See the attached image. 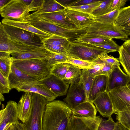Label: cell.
<instances>
[{
    "mask_svg": "<svg viewBox=\"0 0 130 130\" xmlns=\"http://www.w3.org/2000/svg\"><path fill=\"white\" fill-rule=\"evenodd\" d=\"M72 115L71 110L63 101L49 102L46 106L43 130H68Z\"/></svg>",
    "mask_w": 130,
    "mask_h": 130,
    "instance_id": "6da1fadb",
    "label": "cell"
},
{
    "mask_svg": "<svg viewBox=\"0 0 130 130\" xmlns=\"http://www.w3.org/2000/svg\"><path fill=\"white\" fill-rule=\"evenodd\" d=\"M48 102L43 96L32 92L30 113L27 121L22 123L24 130H43L44 113Z\"/></svg>",
    "mask_w": 130,
    "mask_h": 130,
    "instance_id": "7a4b0ae2",
    "label": "cell"
},
{
    "mask_svg": "<svg viewBox=\"0 0 130 130\" xmlns=\"http://www.w3.org/2000/svg\"><path fill=\"white\" fill-rule=\"evenodd\" d=\"M110 52L107 50L89 44L73 42L71 43L67 54L69 57L93 62L101 55Z\"/></svg>",
    "mask_w": 130,
    "mask_h": 130,
    "instance_id": "3957f363",
    "label": "cell"
},
{
    "mask_svg": "<svg viewBox=\"0 0 130 130\" xmlns=\"http://www.w3.org/2000/svg\"><path fill=\"white\" fill-rule=\"evenodd\" d=\"M13 64L24 73L40 79L50 74L51 68L46 59H33L14 60Z\"/></svg>",
    "mask_w": 130,
    "mask_h": 130,
    "instance_id": "277c9868",
    "label": "cell"
},
{
    "mask_svg": "<svg viewBox=\"0 0 130 130\" xmlns=\"http://www.w3.org/2000/svg\"><path fill=\"white\" fill-rule=\"evenodd\" d=\"M85 35L99 36L111 39L125 41L128 35L125 32L116 27L114 23L95 21L88 28Z\"/></svg>",
    "mask_w": 130,
    "mask_h": 130,
    "instance_id": "5b68a950",
    "label": "cell"
},
{
    "mask_svg": "<svg viewBox=\"0 0 130 130\" xmlns=\"http://www.w3.org/2000/svg\"><path fill=\"white\" fill-rule=\"evenodd\" d=\"M28 5L21 0H11L0 8V13L4 19L25 22V19L30 15L27 11Z\"/></svg>",
    "mask_w": 130,
    "mask_h": 130,
    "instance_id": "8992f818",
    "label": "cell"
},
{
    "mask_svg": "<svg viewBox=\"0 0 130 130\" xmlns=\"http://www.w3.org/2000/svg\"><path fill=\"white\" fill-rule=\"evenodd\" d=\"M3 24L9 37L18 42L30 46H44L41 39L36 34L16 27Z\"/></svg>",
    "mask_w": 130,
    "mask_h": 130,
    "instance_id": "52a82bcc",
    "label": "cell"
},
{
    "mask_svg": "<svg viewBox=\"0 0 130 130\" xmlns=\"http://www.w3.org/2000/svg\"><path fill=\"white\" fill-rule=\"evenodd\" d=\"M108 92L112 103L113 113L130 110V88L128 85Z\"/></svg>",
    "mask_w": 130,
    "mask_h": 130,
    "instance_id": "ba28073f",
    "label": "cell"
},
{
    "mask_svg": "<svg viewBox=\"0 0 130 130\" xmlns=\"http://www.w3.org/2000/svg\"><path fill=\"white\" fill-rule=\"evenodd\" d=\"M43 47L30 46L18 42L9 37L4 29L3 24L0 23V52L11 54L35 50Z\"/></svg>",
    "mask_w": 130,
    "mask_h": 130,
    "instance_id": "9c48e42d",
    "label": "cell"
},
{
    "mask_svg": "<svg viewBox=\"0 0 130 130\" xmlns=\"http://www.w3.org/2000/svg\"><path fill=\"white\" fill-rule=\"evenodd\" d=\"M72 110L79 104L88 101L83 85L80 80L70 84L63 100Z\"/></svg>",
    "mask_w": 130,
    "mask_h": 130,
    "instance_id": "30bf717a",
    "label": "cell"
},
{
    "mask_svg": "<svg viewBox=\"0 0 130 130\" xmlns=\"http://www.w3.org/2000/svg\"><path fill=\"white\" fill-rule=\"evenodd\" d=\"M35 17L47 21L58 26L71 29H79L70 21L66 14L65 9L58 11L28 16L26 19Z\"/></svg>",
    "mask_w": 130,
    "mask_h": 130,
    "instance_id": "8fae6325",
    "label": "cell"
},
{
    "mask_svg": "<svg viewBox=\"0 0 130 130\" xmlns=\"http://www.w3.org/2000/svg\"><path fill=\"white\" fill-rule=\"evenodd\" d=\"M17 104L9 101L5 108L0 111V130H4L7 126L19 122Z\"/></svg>",
    "mask_w": 130,
    "mask_h": 130,
    "instance_id": "7c38bea8",
    "label": "cell"
},
{
    "mask_svg": "<svg viewBox=\"0 0 130 130\" xmlns=\"http://www.w3.org/2000/svg\"><path fill=\"white\" fill-rule=\"evenodd\" d=\"M102 120L100 116L86 118L72 115L68 130H97Z\"/></svg>",
    "mask_w": 130,
    "mask_h": 130,
    "instance_id": "4fadbf2b",
    "label": "cell"
},
{
    "mask_svg": "<svg viewBox=\"0 0 130 130\" xmlns=\"http://www.w3.org/2000/svg\"><path fill=\"white\" fill-rule=\"evenodd\" d=\"M38 80L45 85L57 97L65 95L69 85L64 80L50 74Z\"/></svg>",
    "mask_w": 130,
    "mask_h": 130,
    "instance_id": "5bb4252c",
    "label": "cell"
},
{
    "mask_svg": "<svg viewBox=\"0 0 130 130\" xmlns=\"http://www.w3.org/2000/svg\"><path fill=\"white\" fill-rule=\"evenodd\" d=\"M16 89L18 92H30L39 94L44 97L48 102L53 101L57 98L52 91L38 80L24 84Z\"/></svg>",
    "mask_w": 130,
    "mask_h": 130,
    "instance_id": "9a60e30c",
    "label": "cell"
},
{
    "mask_svg": "<svg viewBox=\"0 0 130 130\" xmlns=\"http://www.w3.org/2000/svg\"><path fill=\"white\" fill-rule=\"evenodd\" d=\"M107 76V92L119 87L126 86L130 80V77L122 70L120 66L115 67Z\"/></svg>",
    "mask_w": 130,
    "mask_h": 130,
    "instance_id": "2e32d148",
    "label": "cell"
},
{
    "mask_svg": "<svg viewBox=\"0 0 130 130\" xmlns=\"http://www.w3.org/2000/svg\"><path fill=\"white\" fill-rule=\"evenodd\" d=\"M39 80L37 77L28 75L18 69L13 64L8 77V80L11 89H17L24 84Z\"/></svg>",
    "mask_w": 130,
    "mask_h": 130,
    "instance_id": "e0dca14e",
    "label": "cell"
},
{
    "mask_svg": "<svg viewBox=\"0 0 130 130\" xmlns=\"http://www.w3.org/2000/svg\"><path fill=\"white\" fill-rule=\"evenodd\" d=\"M66 14L79 29L88 27L95 21L92 14L73 10L65 9Z\"/></svg>",
    "mask_w": 130,
    "mask_h": 130,
    "instance_id": "ac0fdd59",
    "label": "cell"
},
{
    "mask_svg": "<svg viewBox=\"0 0 130 130\" xmlns=\"http://www.w3.org/2000/svg\"><path fill=\"white\" fill-rule=\"evenodd\" d=\"M97 111L103 117L109 118L113 113L112 103L108 92L100 94L92 101Z\"/></svg>",
    "mask_w": 130,
    "mask_h": 130,
    "instance_id": "d6986e66",
    "label": "cell"
},
{
    "mask_svg": "<svg viewBox=\"0 0 130 130\" xmlns=\"http://www.w3.org/2000/svg\"><path fill=\"white\" fill-rule=\"evenodd\" d=\"M52 53L44 46L42 47L35 50L12 53L11 55L14 60L33 59H46L50 57Z\"/></svg>",
    "mask_w": 130,
    "mask_h": 130,
    "instance_id": "ffe728a7",
    "label": "cell"
},
{
    "mask_svg": "<svg viewBox=\"0 0 130 130\" xmlns=\"http://www.w3.org/2000/svg\"><path fill=\"white\" fill-rule=\"evenodd\" d=\"M1 22L3 24L18 28L34 33L42 39L48 38L52 35L38 29L27 21H18L4 18Z\"/></svg>",
    "mask_w": 130,
    "mask_h": 130,
    "instance_id": "44dd1931",
    "label": "cell"
},
{
    "mask_svg": "<svg viewBox=\"0 0 130 130\" xmlns=\"http://www.w3.org/2000/svg\"><path fill=\"white\" fill-rule=\"evenodd\" d=\"M107 79V76L106 75H99L94 77L88 101L92 102L100 94L106 91Z\"/></svg>",
    "mask_w": 130,
    "mask_h": 130,
    "instance_id": "7402d4cb",
    "label": "cell"
},
{
    "mask_svg": "<svg viewBox=\"0 0 130 130\" xmlns=\"http://www.w3.org/2000/svg\"><path fill=\"white\" fill-rule=\"evenodd\" d=\"M32 92H25L21 97L18 105L19 119L23 123L27 120L29 115L31 107Z\"/></svg>",
    "mask_w": 130,
    "mask_h": 130,
    "instance_id": "603a6c76",
    "label": "cell"
},
{
    "mask_svg": "<svg viewBox=\"0 0 130 130\" xmlns=\"http://www.w3.org/2000/svg\"><path fill=\"white\" fill-rule=\"evenodd\" d=\"M71 110L73 116L86 118L96 117L97 111L93 103L89 101L79 104Z\"/></svg>",
    "mask_w": 130,
    "mask_h": 130,
    "instance_id": "cb8c5ba5",
    "label": "cell"
},
{
    "mask_svg": "<svg viewBox=\"0 0 130 130\" xmlns=\"http://www.w3.org/2000/svg\"><path fill=\"white\" fill-rule=\"evenodd\" d=\"M65 8L55 0H44L40 7L36 11L28 16H32L39 14L50 13L64 10Z\"/></svg>",
    "mask_w": 130,
    "mask_h": 130,
    "instance_id": "d4e9b609",
    "label": "cell"
},
{
    "mask_svg": "<svg viewBox=\"0 0 130 130\" xmlns=\"http://www.w3.org/2000/svg\"><path fill=\"white\" fill-rule=\"evenodd\" d=\"M114 24L122 30L130 24V6L122 8L119 10L117 20Z\"/></svg>",
    "mask_w": 130,
    "mask_h": 130,
    "instance_id": "484cf974",
    "label": "cell"
},
{
    "mask_svg": "<svg viewBox=\"0 0 130 130\" xmlns=\"http://www.w3.org/2000/svg\"><path fill=\"white\" fill-rule=\"evenodd\" d=\"M41 39L43 44H49L62 46L67 50L71 43L66 38L54 35H53L48 38Z\"/></svg>",
    "mask_w": 130,
    "mask_h": 130,
    "instance_id": "4316f807",
    "label": "cell"
},
{
    "mask_svg": "<svg viewBox=\"0 0 130 130\" xmlns=\"http://www.w3.org/2000/svg\"><path fill=\"white\" fill-rule=\"evenodd\" d=\"M82 70L78 67L70 64L64 80L68 85L79 80Z\"/></svg>",
    "mask_w": 130,
    "mask_h": 130,
    "instance_id": "83f0119b",
    "label": "cell"
},
{
    "mask_svg": "<svg viewBox=\"0 0 130 130\" xmlns=\"http://www.w3.org/2000/svg\"><path fill=\"white\" fill-rule=\"evenodd\" d=\"M94 77L89 73L87 69L82 70L79 80L83 85L88 100Z\"/></svg>",
    "mask_w": 130,
    "mask_h": 130,
    "instance_id": "f1b7e54d",
    "label": "cell"
},
{
    "mask_svg": "<svg viewBox=\"0 0 130 130\" xmlns=\"http://www.w3.org/2000/svg\"><path fill=\"white\" fill-rule=\"evenodd\" d=\"M118 52L119 62L126 74L130 77V54L122 45L120 46Z\"/></svg>",
    "mask_w": 130,
    "mask_h": 130,
    "instance_id": "f546056e",
    "label": "cell"
},
{
    "mask_svg": "<svg viewBox=\"0 0 130 130\" xmlns=\"http://www.w3.org/2000/svg\"><path fill=\"white\" fill-rule=\"evenodd\" d=\"M112 39L99 36L85 35L73 42H78L91 44H99L110 41Z\"/></svg>",
    "mask_w": 130,
    "mask_h": 130,
    "instance_id": "4dcf8cb0",
    "label": "cell"
},
{
    "mask_svg": "<svg viewBox=\"0 0 130 130\" xmlns=\"http://www.w3.org/2000/svg\"><path fill=\"white\" fill-rule=\"evenodd\" d=\"M70 66V64L67 63L56 64L51 68L50 74L64 80Z\"/></svg>",
    "mask_w": 130,
    "mask_h": 130,
    "instance_id": "1f68e13d",
    "label": "cell"
},
{
    "mask_svg": "<svg viewBox=\"0 0 130 130\" xmlns=\"http://www.w3.org/2000/svg\"><path fill=\"white\" fill-rule=\"evenodd\" d=\"M10 55L0 58V72L8 78L14 60Z\"/></svg>",
    "mask_w": 130,
    "mask_h": 130,
    "instance_id": "d6a6232c",
    "label": "cell"
},
{
    "mask_svg": "<svg viewBox=\"0 0 130 130\" xmlns=\"http://www.w3.org/2000/svg\"><path fill=\"white\" fill-rule=\"evenodd\" d=\"M113 0H103L100 5L93 12L92 14L94 17L101 16L111 11Z\"/></svg>",
    "mask_w": 130,
    "mask_h": 130,
    "instance_id": "836d02e7",
    "label": "cell"
},
{
    "mask_svg": "<svg viewBox=\"0 0 130 130\" xmlns=\"http://www.w3.org/2000/svg\"><path fill=\"white\" fill-rule=\"evenodd\" d=\"M67 54L52 53L51 56L46 59L49 66L51 68L54 65L59 63H67L68 59Z\"/></svg>",
    "mask_w": 130,
    "mask_h": 130,
    "instance_id": "e575fe53",
    "label": "cell"
},
{
    "mask_svg": "<svg viewBox=\"0 0 130 130\" xmlns=\"http://www.w3.org/2000/svg\"><path fill=\"white\" fill-rule=\"evenodd\" d=\"M103 0L94 3L83 6L68 7L66 9L77 11L92 14L93 12L101 4Z\"/></svg>",
    "mask_w": 130,
    "mask_h": 130,
    "instance_id": "d590c367",
    "label": "cell"
},
{
    "mask_svg": "<svg viewBox=\"0 0 130 130\" xmlns=\"http://www.w3.org/2000/svg\"><path fill=\"white\" fill-rule=\"evenodd\" d=\"M119 10L116 9L100 16L95 17V21L114 23L117 20Z\"/></svg>",
    "mask_w": 130,
    "mask_h": 130,
    "instance_id": "8d00e7d4",
    "label": "cell"
},
{
    "mask_svg": "<svg viewBox=\"0 0 130 130\" xmlns=\"http://www.w3.org/2000/svg\"><path fill=\"white\" fill-rule=\"evenodd\" d=\"M67 63L73 65L82 70L90 69L94 65L93 62H89L69 57Z\"/></svg>",
    "mask_w": 130,
    "mask_h": 130,
    "instance_id": "74e56055",
    "label": "cell"
},
{
    "mask_svg": "<svg viewBox=\"0 0 130 130\" xmlns=\"http://www.w3.org/2000/svg\"><path fill=\"white\" fill-rule=\"evenodd\" d=\"M116 119L123 126L130 130V110L119 112L116 113Z\"/></svg>",
    "mask_w": 130,
    "mask_h": 130,
    "instance_id": "f35d334b",
    "label": "cell"
},
{
    "mask_svg": "<svg viewBox=\"0 0 130 130\" xmlns=\"http://www.w3.org/2000/svg\"><path fill=\"white\" fill-rule=\"evenodd\" d=\"M90 44L107 50L110 52H118L120 47L112 40L101 44Z\"/></svg>",
    "mask_w": 130,
    "mask_h": 130,
    "instance_id": "ab89813d",
    "label": "cell"
},
{
    "mask_svg": "<svg viewBox=\"0 0 130 130\" xmlns=\"http://www.w3.org/2000/svg\"><path fill=\"white\" fill-rule=\"evenodd\" d=\"M117 123L110 117L107 120H102L99 123L97 130H114Z\"/></svg>",
    "mask_w": 130,
    "mask_h": 130,
    "instance_id": "60d3db41",
    "label": "cell"
},
{
    "mask_svg": "<svg viewBox=\"0 0 130 130\" xmlns=\"http://www.w3.org/2000/svg\"><path fill=\"white\" fill-rule=\"evenodd\" d=\"M11 89L8 78L0 72V92L2 94L8 93Z\"/></svg>",
    "mask_w": 130,
    "mask_h": 130,
    "instance_id": "b9f144b4",
    "label": "cell"
},
{
    "mask_svg": "<svg viewBox=\"0 0 130 130\" xmlns=\"http://www.w3.org/2000/svg\"><path fill=\"white\" fill-rule=\"evenodd\" d=\"M101 60L115 67L120 66V64L118 58H115L107 54H103L99 56Z\"/></svg>",
    "mask_w": 130,
    "mask_h": 130,
    "instance_id": "7bdbcfd3",
    "label": "cell"
},
{
    "mask_svg": "<svg viewBox=\"0 0 130 130\" xmlns=\"http://www.w3.org/2000/svg\"><path fill=\"white\" fill-rule=\"evenodd\" d=\"M43 44L45 48L52 53L67 54V50L63 47L49 44Z\"/></svg>",
    "mask_w": 130,
    "mask_h": 130,
    "instance_id": "ee69618b",
    "label": "cell"
},
{
    "mask_svg": "<svg viewBox=\"0 0 130 130\" xmlns=\"http://www.w3.org/2000/svg\"><path fill=\"white\" fill-rule=\"evenodd\" d=\"M43 1L44 0H32L28 6V12L29 13L30 11H37L42 6Z\"/></svg>",
    "mask_w": 130,
    "mask_h": 130,
    "instance_id": "f6af8a7d",
    "label": "cell"
},
{
    "mask_svg": "<svg viewBox=\"0 0 130 130\" xmlns=\"http://www.w3.org/2000/svg\"><path fill=\"white\" fill-rule=\"evenodd\" d=\"M100 1L98 0H75L74 2L70 4L68 7L79 6L92 4L98 2Z\"/></svg>",
    "mask_w": 130,
    "mask_h": 130,
    "instance_id": "bcb514c9",
    "label": "cell"
},
{
    "mask_svg": "<svg viewBox=\"0 0 130 130\" xmlns=\"http://www.w3.org/2000/svg\"><path fill=\"white\" fill-rule=\"evenodd\" d=\"M127 0H113L111 7V11L116 9L120 10L125 5Z\"/></svg>",
    "mask_w": 130,
    "mask_h": 130,
    "instance_id": "7dc6e473",
    "label": "cell"
},
{
    "mask_svg": "<svg viewBox=\"0 0 130 130\" xmlns=\"http://www.w3.org/2000/svg\"><path fill=\"white\" fill-rule=\"evenodd\" d=\"M56 1L61 5L66 8L71 3L74 2V0H56Z\"/></svg>",
    "mask_w": 130,
    "mask_h": 130,
    "instance_id": "c3c4849f",
    "label": "cell"
},
{
    "mask_svg": "<svg viewBox=\"0 0 130 130\" xmlns=\"http://www.w3.org/2000/svg\"><path fill=\"white\" fill-rule=\"evenodd\" d=\"M11 130H24V129L22 123L19 122L12 125Z\"/></svg>",
    "mask_w": 130,
    "mask_h": 130,
    "instance_id": "681fc988",
    "label": "cell"
},
{
    "mask_svg": "<svg viewBox=\"0 0 130 130\" xmlns=\"http://www.w3.org/2000/svg\"><path fill=\"white\" fill-rule=\"evenodd\" d=\"M122 45L130 54V39L126 40Z\"/></svg>",
    "mask_w": 130,
    "mask_h": 130,
    "instance_id": "f907efd6",
    "label": "cell"
},
{
    "mask_svg": "<svg viewBox=\"0 0 130 130\" xmlns=\"http://www.w3.org/2000/svg\"><path fill=\"white\" fill-rule=\"evenodd\" d=\"M117 124L114 130H129L123 126L118 121L117 122Z\"/></svg>",
    "mask_w": 130,
    "mask_h": 130,
    "instance_id": "816d5d0a",
    "label": "cell"
},
{
    "mask_svg": "<svg viewBox=\"0 0 130 130\" xmlns=\"http://www.w3.org/2000/svg\"><path fill=\"white\" fill-rule=\"evenodd\" d=\"M128 35H130V24L125 27L123 30Z\"/></svg>",
    "mask_w": 130,
    "mask_h": 130,
    "instance_id": "f5cc1de1",
    "label": "cell"
},
{
    "mask_svg": "<svg viewBox=\"0 0 130 130\" xmlns=\"http://www.w3.org/2000/svg\"><path fill=\"white\" fill-rule=\"evenodd\" d=\"M9 55H11V53H10L5 52H0V58Z\"/></svg>",
    "mask_w": 130,
    "mask_h": 130,
    "instance_id": "db71d44e",
    "label": "cell"
},
{
    "mask_svg": "<svg viewBox=\"0 0 130 130\" xmlns=\"http://www.w3.org/2000/svg\"><path fill=\"white\" fill-rule=\"evenodd\" d=\"M9 0H0V8H2L6 4Z\"/></svg>",
    "mask_w": 130,
    "mask_h": 130,
    "instance_id": "11a10c76",
    "label": "cell"
},
{
    "mask_svg": "<svg viewBox=\"0 0 130 130\" xmlns=\"http://www.w3.org/2000/svg\"><path fill=\"white\" fill-rule=\"evenodd\" d=\"M23 2L27 5H29L31 2L32 0H23Z\"/></svg>",
    "mask_w": 130,
    "mask_h": 130,
    "instance_id": "9f6ffc18",
    "label": "cell"
},
{
    "mask_svg": "<svg viewBox=\"0 0 130 130\" xmlns=\"http://www.w3.org/2000/svg\"><path fill=\"white\" fill-rule=\"evenodd\" d=\"M4 98L3 94L0 92V101L1 103V102L4 101Z\"/></svg>",
    "mask_w": 130,
    "mask_h": 130,
    "instance_id": "6f0895ef",
    "label": "cell"
},
{
    "mask_svg": "<svg viewBox=\"0 0 130 130\" xmlns=\"http://www.w3.org/2000/svg\"><path fill=\"white\" fill-rule=\"evenodd\" d=\"M12 125L9 124L7 125L4 130H11Z\"/></svg>",
    "mask_w": 130,
    "mask_h": 130,
    "instance_id": "680465c9",
    "label": "cell"
},
{
    "mask_svg": "<svg viewBox=\"0 0 130 130\" xmlns=\"http://www.w3.org/2000/svg\"><path fill=\"white\" fill-rule=\"evenodd\" d=\"M128 85L130 88V80L129 81V82Z\"/></svg>",
    "mask_w": 130,
    "mask_h": 130,
    "instance_id": "91938a15",
    "label": "cell"
}]
</instances>
